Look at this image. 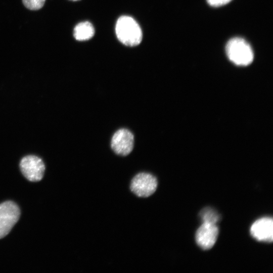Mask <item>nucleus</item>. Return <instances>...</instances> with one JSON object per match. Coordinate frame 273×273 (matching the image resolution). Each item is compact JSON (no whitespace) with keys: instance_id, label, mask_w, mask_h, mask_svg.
Listing matches in <instances>:
<instances>
[{"instance_id":"obj_13","label":"nucleus","mask_w":273,"mask_h":273,"mask_svg":"<svg viewBox=\"0 0 273 273\" xmlns=\"http://www.w3.org/2000/svg\"><path fill=\"white\" fill-rule=\"evenodd\" d=\"M71 1H78V0H71Z\"/></svg>"},{"instance_id":"obj_9","label":"nucleus","mask_w":273,"mask_h":273,"mask_svg":"<svg viewBox=\"0 0 273 273\" xmlns=\"http://www.w3.org/2000/svg\"><path fill=\"white\" fill-rule=\"evenodd\" d=\"M95 33V29L89 22L78 23L74 29V36L79 41H84L91 38Z\"/></svg>"},{"instance_id":"obj_2","label":"nucleus","mask_w":273,"mask_h":273,"mask_svg":"<svg viewBox=\"0 0 273 273\" xmlns=\"http://www.w3.org/2000/svg\"><path fill=\"white\" fill-rule=\"evenodd\" d=\"M225 52L228 58L239 66H247L253 60V52L250 44L243 38L235 37L227 43Z\"/></svg>"},{"instance_id":"obj_11","label":"nucleus","mask_w":273,"mask_h":273,"mask_svg":"<svg viewBox=\"0 0 273 273\" xmlns=\"http://www.w3.org/2000/svg\"><path fill=\"white\" fill-rule=\"evenodd\" d=\"M24 5L31 10H37L41 9L46 0H22Z\"/></svg>"},{"instance_id":"obj_5","label":"nucleus","mask_w":273,"mask_h":273,"mask_svg":"<svg viewBox=\"0 0 273 273\" xmlns=\"http://www.w3.org/2000/svg\"><path fill=\"white\" fill-rule=\"evenodd\" d=\"M20 215L19 208L14 202L6 201L0 204V239L9 233Z\"/></svg>"},{"instance_id":"obj_8","label":"nucleus","mask_w":273,"mask_h":273,"mask_svg":"<svg viewBox=\"0 0 273 273\" xmlns=\"http://www.w3.org/2000/svg\"><path fill=\"white\" fill-rule=\"evenodd\" d=\"M250 234L255 240L270 243L273 240V220L270 217H262L256 220L251 226Z\"/></svg>"},{"instance_id":"obj_6","label":"nucleus","mask_w":273,"mask_h":273,"mask_svg":"<svg viewBox=\"0 0 273 273\" xmlns=\"http://www.w3.org/2000/svg\"><path fill=\"white\" fill-rule=\"evenodd\" d=\"M20 168L22 174L28 180L36 182L42 178L45 165L42 160L38 157L28 155L21 159Z\"/></svg>"},{"instance_id":"obj_7","label":"nucleus","mask_w":273,"mask_h":273,"mask_svg":"<svg viewBox=\"0 0 273 273\" xmlns=\"http://www.w3.org/2000/svg\"><path fill=\"white\" fill-rule=\"evenodd\" d=\"M218 235V229L215 224L203 223L196 231L195 240L201 249L208 250L215 244Z\"/></svg>"},{"instance_id":"obj_3","label":"nucleus","mask_w":273,"mask_h":273,"mask_svg":"<svg viewBox=\"0 0 273 273\" xmlns=\"http://www.w3.org/2000/svg\"><path fill=\"white\" fill-rule=\"evenodd\" d=\"M158 186V178L154 174L147 171H140L131 179L129 190L137 197L146 198L155 193Z\"/></svg>"},{"instance_id":"obj_10","label":"nucleus","mask_w":273,"mask_h":273,"mask_svg":"<svg viewBox=\"0 0 273 273\" xmlns=\"http://www.w3.org/2000/svg\"><path fill=\"white\" fill-rule=\"evenodd\" d=\"M200 217L203 223L215 224L220 218L217 212L211 208H205L202 210L200 213Z\"/></svg>"},{"instance_id":"obj_1","label":"nucleus","mask_w":273,"mask_h":273,"mask_svg":"<svg viewBox=\"0 0 273 273\" xmlns=\"http://www.w3.org/2000/svg\"><path fill=\"white\" fill-rule=\"evenodd\" d=\"M116 33L118 39L124 44L135 46L142 39V32L138 23L131 17L122 16L117 21Z\"/></svg>"},{"instance_id":"obj_4","label":"nucleus","mask_w":273,"mask_h":273,"mask_svg":"<svg viewBox=\"0 0 273 273\" xmlns=\"http://www.w3.org/2000/svg\"><path fill=\"white\" fill-rule=\"evenodd\" d=\"M134 136L126 128L117 129L112 135L111 148L117 156L126 157L129 155L134 148Z\"/></svg>"},{"instance_id":"obj_12","label":"nucleus","mask_w":273,"mask_h":273,"mask_svg":"<svg viewBox=\"0 0 273 273\" xmlns=\"http://www.w3.org/2000/svg\"><path fill=\"white\" fill-rule=\"evenodd\" d=\"M232 0H207L209 5L213 7H219L224 5Z\"/></svg>"}]
</instances>
